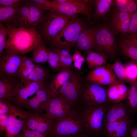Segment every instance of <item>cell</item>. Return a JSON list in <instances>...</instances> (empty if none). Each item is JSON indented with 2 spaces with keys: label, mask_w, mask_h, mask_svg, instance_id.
Wrapping results in <instances>:
<instances>
[{
  "label": "cell",
  "mask_w": 137,
  "mask_h": 137,
  "mask_svg": "<svg viewBox=\"0 0 137 137\" xmlns=\"http://www.w3.org/2000/svg\"><path fill=\"white\" fill-rule=\"evenodd\" d=\"M6 51L23 55L33 50L42 42L41 34L35 28L7 27Z\"/></svg>",
  "instance_id": "6da1fadb"
},
{
  "label": "cell",
  "mask_w": 137,
  "mask_h": 137,
  "mask_svg": "<svg viewBox=\"0 0 137 137\" xmlns=\"http://www.w3.org/2000/svg\"><path fill=\"white\" fill-rule=\"evenodd\" d=\"M111 103L85 105L80 114L84 133L90 137H101L105 116Z\"/></svg>",
  "instance_id": "7a4b0ae2"
},
{
  "label": "cell",
  "mask_w": 137,
  "mask_h": 137,
  "mask_svg": "<svg viewBox=\"0 0 137 137\" xmlns=\"http://www.w3.org/2000/svg\"><path fill=\"white\" fill-rule=\"evenodd\" d=\"M83 20L73 18L52 40L53 47L68 49L76 45L79 36L85 26Z\"/></svg>",
  "instance_id": "3957f363"
},
{
  "label": "cell",
  "mask_w": 137,
  "mask_h": 137,
  "mask_svg": "<svg viewBox=\"0 0 137 137\" xmlns=\"http://www.w3.org/2000/svg\"><path fill=\"white\" fill-rule=\"evenodd\" d=\"M84 133L81 115L71 110L65 116L55 122L48 135L75 136Z\"/></svg>",
  "instance_id": "277c9868"
},
{
  "label": "cell",
  "mask_w": 137,
  "mask_h": 137,
  "mask_svg": "<svg viewBox=\"0 0 137 137\" xmlns=\"http://www.w3.org/2000/svg\"><path fill=\"white\" fill-rule=\"evenodd\" d=\"M93 2L85 0H54L45 9L59 11L70 16L81 13L89 18L92 16Z\"/></svg>",
  "instance_id": "5b68a950"
},
{
  "label": "cell",
  "mask_w": 137,
  "mask_h": 137,
  "mask_svg": "<svg viewBox=\"0 0 137 137\" xmlns=\"http://www.w3.org/2000/svg\"><path fill=\"white\" fill-rule=\"evenodd\" d=\"M74 16H68L59 11L49 10L41 23L42 26L39 32L42 38L46 42H50Z\"/></svg>",
  "instance_id": "8992f818"
},
{
  "label": "cell",
  "mask_w": 137,
  "mask_h": 137,
  "mask_svg": "<svg viewBox=\"0 0 137 137\" xmlns=\"http://www.w3.org/2000/svg\"><path fill=\"white\" fill-rule=\"evenodd\" d=\"M114 35L109 26L103 25L97 27L95 37L94 49L111 61L115 58L116 53Z\"/></svg>",
  "instance_id": "52a82bcc"
},
{
  "label": "cell",
  "mask_w": 137,
  "mask_h": 137,
  "mask_svg": "<svg viewBox=\"0 0 137 137\" xmlns=\"http://www.w3.org/2000/svg\"><path fill=\"white\" fill-rule=\"evenodd\" d=\"M82 87V80L80 75L73 72L56 95L63 99L72 106L80 97Z\"/></svg>",
  "instance_id": "ba28073f"
},
{
  "label": "cell",
  "mask_w": 137,
  "mask_h": 137,
  "mask_svg": "<svg viewBox=\"0 0 137 137\" xmlns=\"http://www.w3.org/2000/svg\"><path fill=\"white\" fill-rule=\"evenodd\" d=\"M105 86L88 82L82 87L81 95L85 105H94L110 102Z\"/></svg>",
  "instance_id": "9c48e42d"
},
{
  "label": "cell",
  "mask_w": 137,
  "mask_h": 137,
  "mask_svg": "<svg viewBox=\"0 0 137 137\" xmlns=\"http://www.w3.org/2000/svg\"><path fill=\"white\" fill-rule=\"evenodd\" d=\"M24 125L27 128L41 133L47 136L56 121L41 112H26Z\"/></svg>",
  "instance_id": "30bf717a"
},
{
  "label": "cell",
  "mask_w": 137,
  "mask_h": 137,
  "mask_svg": "<svg viewBox=\"0 0 137 137\" xmlns=\"http://www.w3.org/2000/svg\"><path fill=\"white\" fill-rule=\"evenodd\" d=\"M24 55L6 51L0 56V74L18 77Z\"/></svg>",
  "instance_id": "8fae6325"
},
{
  "label": "cell",
  "mask_w": 137,
  "mask_h": 137,
  "mask_svg": "<svg viewBox=\"0 0 137 137\" xmlns=\"http://www.w3.org/2000/svg\"><path fill=\"white\" fill-rule=\"evenodd\" d=\"M86 80L88 82L104 86L109 85L117 81L111 64H110L92 69L88 74Z\"/></svg>",
  "instance_id": "7c38bea8"
},
{
  "label": "cell",
  "mask_w": 137,
  "mask_h": 137,
  "mask_svg": "<svg viewBox=\"0 0 137 137\" xmlns=\"http://www.w3.org/2000/svg\"><path fill=\"white\" fill-rule=\"evenodd\" d=\"M72 106L58 96H50L45 110L47 116L56 122L67 115L71 110Z\"/></svg>",
  "instance_id": "4fadbf2b"
},
{
  "label": "cell",
  "mask_w": 137,
  "mask_h": 137,
  "mask_svg": "<svg viewBox=\"0 0 137 137\" xmlns=\"http://www.w3.org/2000/svg\"><path fill=\"white\" fill-rule=\"evenodd\" d=\"M26 111L13 105L8 115L6 137H18L24 125Z\"/></svg>",
  "instance_id": "5bb4252c"
},
{
  "label": "cell",
  "mask_w": 137,
  "mask_h": 137,
  "mask_svg": "<svg viewBox=\"0 0 137 137\" xmlns=\"http://www.w3.org/2000/svg\"><path fill=\"white\" fill-rule=\"evenodd\" d=\"M46 86L45 82H31L23 85L20 82L12 101L17 106L24 107L30 97Z\"/></svg>",
  "instance_id": "9a60e30c"
},
{
  "label": "cell",
  "mask_w": 137,
  "mask_h": 137,
  "mask_svg": "<svg viewBox=\"0 0 137 137\" xmlns=\"http://www.w3.org/2000/svg\"><path fill=\"white\" fill-rule=\"evenodd\" d=\"M132 14L120 11L116 8L111 15L109 26L115 35L121 33L125 35L128 32Z\"/></svg>",
  "instance_id": "2e32d148"
},
{
  "label": "cell",
  "mask_w": 137,
  "mask_h": 137,
  "mask_svg": "<svg viewBox=\"0 0 137 137\" xmlns=\"http://www.w3.org/2000/svg\"><path fill=\"white\" fill-rule=\"evenodd\" d=\"M18 79L0 74V99L12 101L20 82Z\"/></svg>",
  "instance_id": "e0dca14e"
},
{
  "label": "cell",
  "mask_w": 137,
  "mask_h": 137,
  "mask_svg": "<svg viewBox=\"0 0 137 137\" xmlns=\"http://www.w3.org/2000/svg\"><path fill=\"white\" fill-rule=\"evenodd\" d=\"M129 115L128 107L126 101L111 103L105 114L104 124L110 122L120 121Z\"/></svg>",
  "instance_id": "ac0fdd59"
},
{
  "label": "cell",
  "mask_w": 137,
  "mask_h": 137,
  "mask_svg": "<svg viewBox=\"0 0 137 137\" xmlns=\"http://www.w3.org/2000/svg\"><path fill=\"white\" fill-rule=\"evenodd\" d=\"M36 95L29 99L24 107L32 112H41L45 110L46 106L50 97L47 86L39 89L36 93Z\"/></svg>",
  "instance_id": "d6986e66"
},
{
  "label": "cell",
  "mask_w": 137,
  "mask_h": 137,
  "mask_svg": "<svg viewBox=\"0 0 137 137\" xmlns=\"http://www.w3.org/2000/svg\"><path fill=\"white\" fill-rule=\"evenodd\" d=\"M97 27L85 26L81 32L76 44L78 49L87 52L94 49Z\"/></svg>",
  "instance_id": "ffe728a7"
},
{
  "label": "cell",
  "mask_w": 137,
  "mask_h": 137,
  "mask_svg": "<svg viewBox=\"0 0 137 137\" xmlns=\"http://www.w3.org/2000/svg\"><path fill=\"white\" fill-rule=\"evenodd\" d=\"M73 72L71 68L62 69L54 75L47 89L50 96L56 95L63 85L70 78Z\"/></svg>",
  "instance_id": "44dd1931"
},
{
  "label": "cell",
  "mask_w": 137,
  "mask_h": 137,
  "mask_svg": "<svg viewBox=\"0 0 137 137\" xmlns=\"http://www.w3.org/2000/svg\"><path fill=\"white\" fill-rule=\"evenodd\" d=\"M29 3V10L28 16L24 27L35 28L43 22L45 18V12L46 10L26 0Z\"/></svg>",
  "instance_id": "7402d4cb"
},
{
  "label": "cell",
  "mask_w": 137,
  "mask_h": 137,
  "mask_svg": "<svg viewBox=\"0 0 137 137\" xmlns=\"http://www.w3.org/2000/svg\"><path fill=\"white\" fill-rule=\"evenodd\" d=\"M20 8L0 6V22L4 23L7 27H15L16 18Z\"/></svg>",
  "instance_id": "603a6c76"
},
{
  "label": "cell",
  "mask_w": 137,
  "mask_h": 137,
  "mask_svg": "<svg viewBox=\"0 0 137 137\" xmlns=\"http://www.w3.org/2000/svg\"><path fill=\"white\" fill-rule=\"evenodd\" d=\"M93 2L95 8L94 16L96 19L105 16L115 5L114 0H96Z\"/></svg>",
  "instance_id": "cb8c5ba5"
},
{
  "label": "cell",
  "mask_w": 137,
  "mask_h": 137,
  "mask_svg": "<svg viewBox=\"0 0 137 137\" xmlns=\"http://www.w3.org/2000/svg\"><path fill=\"white\" fill-rule=\"evenodd\" d=\"M48 75L46 69L39 64H36L34 69L25 79L20 82L22 85H25L31 82L38 81L45 82Z\"/></svg>",
  "instance_id": "d4e9b609"
},
{
  "label": "cell",
  "mask_w": 137,
  "mask_h": 137,
  "mask_svg": "<svg viewBox=\"0 0 137 137\" xmlns=\"http://www.w3.org/2000/svg\"><path fill=\"white\" fill-rule=\"evenodd\" d=\"M87 52L85 61L90 68L93 69L108 64L107 62V59L100 53L92 50Z\"/></svg>",
  "instance_id": "484cf974"
},
{
  "label": "cell",
  "mask_w": 137,
  "mask_h": 137,
  "mask_svg": "<svg viewBox=\"0 0 137 137\" xmlns=\"http://www.w3.org/2000/svg\"><path fill=\"white\" fill-rule=\"evenodd\" d=\"M33 51L32 59L35 64H44L47 62L48 50L44 42L42 41L39 43L35 47Z\"/></svg>",
  "instance_id": "4316f807"
},
{
  "label": "cell",
  "mask_w": 137,
  "mask_h": 137,
  "mask_svg": "<svg viewBox=\"0 0 137 137\" xmlns=\"http://www.w3.org/2000/svg\"><path fill=\"white\" fill-rule=\"evenodd\" d=\"M35 65L32 58L23 56L18 76L20 82L23 81L30 75L34 69Z\"/></svg>",
  "instance_id": "83f0119b"
},
{
  "label": "cell",
  "mask_w": 137,
  "mask_h": 137,
  "mask_svg": "<svg viewBox=\"0 0 137 137\" xmlns=\"http://www.w3.org/2000/svg\"><path fill=\"white\" fill-rule=\"evenodd\" d=\"M58 54L60 63L63 68H71L73 61L72 56L68 49L53 47Z\"/></svg>",
  "instance_id": "f1b7e54d"
},
{
  "label": "cell",
  "mask_w": 137,
  "mask_h": 137,
  "mask_svg": "<svg viewBox=\"0 0 137 137\" xmlns=\"http://www.w3.org/2000/svg\"><path fill=\"white\" fill-rule=\"evenodd\" d=\"M25 1L26 3L19 8L16 20V27H25L29 10V3L26 0Z\"/></svg>",
  "instance_id": "f546056e"
},
{
  "label": "cell",
  "mask_w": 137,
  "mask_h": 137,
  "mask_svg": "<svg viewBox=\"0 0 137 137\" xmlns=\"http://www.w3.org/2000/svg\"><path fill=\"white\" fill-rule=\"evenodd\" d=\"M124 66L126 80L131 83L137 81V62L132 61Z\"/></svg>",
  "instance_id": "4dcf8cb0"
},
{
  "label": "cell",
  "mask_w": 137,
  "mask_h": 137,
  "mask_svg": "<svg viewBox=\"0 0 137 137\" xmlns=\"http://www.w3.org/2000/svg\"><path fill=\"white\" fill-rule=\"evenodd\" d=\"M47 49L48 54L47 62L49 66L54 70L60 71L64 68L61 65L58 54L52 48Z\"/></svg>",
  "instance_id": "1f68e13d"
},
{
  "label": "cell",
  "mask_w": 137,
  "mask_h": 137,
  "mask_svg": "<svg viewBox=\"0 0 137 137\" xmlns=\"http://www.w3.org/2000/svg\"><path fill=\"white\" fill-rule=\"evenodd\" d=\"M120 47L123 53L132 60L137 62V48L127 44L123 40L119 42Z\"/></svg>",
  "instance_id": "d6a6232c"
},
{
  "label": "cell",
  "mask_w": 137,
  "mask_h": 137,
  "mask_svg": "<svg viewBox=\"0 0 137 137\" xmlns=\"http://www.w3.org/2000/svg\"><path fill=\"white\" fill-rule=\"evenodd\" d=\"M117 81L109 85L108 87L107 97L110 102L117 103L122 102L118 88Z\"/></svg>",
  "instance_id": "836d02e7"
},
{
  "label": "cell",
  "mask_w": 137,
  "mask_h": 137,
  "mask_svg": "<svg viewBox=\"0 0 137 137\" xmlns=\"http://www.w3.org/2000/svg\"><path fill=\"white\" fill-rule=\"evenodd\" d=\"M111 66L118 81L122 82L126 80L125 66L119 60L116 59L114 63L111 64Z\"/></svg>",
  "instance_id": "e575fe53"
},
{
  "label": "cell",
  "mask_w": 137,
  "mask_h": 137,
  "mask_svg": "<svg viewBox=\"0 0 137 137\" xmlns=\"http://www.w3.org/2000/svg\"><path fill=\"white\" fill-rule=\"evenodd\" d=\"M8 35L7 27L0 22V55L3 53V50L5 48L7 41Z\"/></svg>",
  "instance_id": "d590c367"
},
{
  "label": "cell",
  "mask_w": 137,
  "mask_h": 137,
  "mask_svg": "<svg viewBox=\"0 0 137 137\" xmlns=\"http://www.w3.org/2000/svg\"><path fill=\"white\" fill-rule=\"evenodd\" d=\"M18 137H47V136L37 131L28 129L24 125Z\"/></svg>",
  "instance_id": "8d00e7d4"
},
{
  "label": "cell",
  "mask_w": 137,
  "mask_h": 137,
  "mask_svg": "<svg viewBox=\"0 0 137 137\" xmlns=\"http://www.w3.org/2000/svg\"><path fill=\"white\" fill-rule=\"evenodd\" d=\"M72 57L74 67L79 71L80 72L82 66L85 61V59L81 53L77 50H76Z\"/></svg>",
  "instance_id": "74e56055"
},
{
  "label": "cell",
  "mask_w": 137,
  "mask_h": 137,
  "mask_svg": "<svg viewBox=\"0 0 137 137\" xmlns=\"http://www.w3.org/2000/svg\"><path fill=\"white\" fill-rule=\"evenodd\" d=\"M13 105L10 101L0 99V115H8Z\"/></svg>",
  "instance_id": "f35d334b"
},
{
  "label": "cell",
  "mask_w": 137,
  "mask_h": 137,
  "mask_svg": "<svg viewBox=\"0 0 137 137\" xmlns=\"http://www.w3.org/2000/svg\"><path fill=\"white\" fill-rule=\"evenodd\" d=\"M26 3L23 0H0V6L20 7Z\"/></svg>",
  "instance_id": "ab89813d"
},
{
  "label": "cell",
  "mask_w": 137,
  "mask_h": 137,
  "mask_svg": "<svg viewBox=\"0 0 137 137\" xmlns=\"http://www.w3.org/2000/svg\"><path fill=\"white\" fill-rule=\"evenodd\" d=\"M127 34L128 35V36H137V11L132 14Z\"/></svg>",
  "instance_id": "60d3db41"
},
{
  "label": "cell",
  "mask_w": 137,
  "mask_h": 137,
  "mask_svg": "<svg viewBox=\"0 0 137 137\" xmlns=\"http://www.w3.org/2000/svg\"><path fill=\"white\" fill-rule=\"evenodd\" d=\"M117 85L122 101L126 99L128 94L129 88L122 82L118 81Z\"/></svg>",
  "instance_id": "b9f144b4"
},
{
  "label": "cell",
  "mask_w": 137,
  "mask_h": 137,
  "mask_svg": "<svg viewBox=\"0 0 137 137\" xmlns=\"http://www.w3.org/2000/svg\"><path fill=\"white\" fill-rule=\"evenodd\" d=\"M126 102L130 114H133L137 112V92L130 100Z\"/></svg>",
  "instance_id": "7bdbcfd3"
},
{
  "label": "cell",
  "mask_w": 137,
  "mask_h": 137,
  "mask_svg": "<svg viewBox=\"0 0 137 137\" xmlns=\"http://www.w3.org/2000/svg\"><path fill=\"white\" fill-rule=\"evenodd\" d=\"M127 12L132 14L137 11V0H127Z\"/></svg>",
  "instance_id": "ee69618b"
},
{
  "label": "cell",
  "mask_w": 137,
  "mask_h": 137,
  "mask_svg": "<svg viewBox=\"0 0 137 137\" xmlns=\"http://www.w3.org/2000/svg\"><path fill=\"white\" fill-rule=\"evenodd\" d=\"M9 115H0V131H6Z\"/></svg>",
  "instance_id": "f6af8a7d"
},
{
  "label": "cell",
  "mask_w": 137,
  "mask_h": 137,
  "mask_svg": "<svg viewBox=\"0 0 137 137\" xmlns=\"http://www.w3.org/2000/svg\"><path fill=\"white\" fill-rule=\"evenodd\" d=\"M129 90L128 96L126 99V101L130 100L137 92V82L132 83Z\"/></svg>",
  "instance_id": "bcb514c9"
},
{
  "label": "cell",
  "mask_w": 137,
  "mask_h": 137,
  "mask_svg": "<svg viewBox=\"0 0 137 137\" xmlns=\"http://www.w3.org/2000/svg\"><path fill=\"white\" fill-rule=\"evenodd\" d=\"M31 3L44 8L49 4L52 1L47 0H28Z\"/></svg>",
  "instance_id": "7dc6e473"
},
{
  "label": "cell",
  "mask_w": 137,
  "mask_h": 137,
  "mask_svg": "<svg viewBox=\"0 0 137 137\" xmlns=\"http://www.w3.org/2000/svg\"><path fill=\"white\" fill-rule=\"evenodd\" d=\"M123 40L126 43L137 48V36H128Z\"/></svg>",
  "instance_id": "c3c4849f"
},
{
  "label": "cell",
  "mask_w": 137,
  "mask_h": 137,
  "mask_svg": "<svg viewBox=\"0 0 137 137\" xmlns=\"http://www.w3.org/2000/svg\"><path fill=\"white\" fill-rule=\"evenodd\" d=\"M128 137H137V125L131 126Z\"/></svg>",
  "instance_id": "681fc988"
},
{
  "label": "cell",
  "mask_w": 137,
  "mask_h": 137,
  "mask_svg": "<svg viewBox=\"0 0 137 137\" xmlns=\"http://www.w3.org/2000/svg\"><path fill=\"white\" fill-rule=\"evenodd\" d=\"M74 137H90L84 133H80L77 135L74 136Z\"/></svg>",
  "instance_id": "f907efd6"
},
{
  "label": "cell",
  "mask_w": 137,
  "mask_h": 137,
  "mask_svg": "<svg viewBox=\"0 0 137 137\" xmlns=\"http://www.w3.org/2000/svg\"><path fill=\"white\" fill-rule=\"evenodd\" d=\"M54 137H74V136L60 135Z\"/></svg>",
  "instance_id": "816d5d0a"
}]
</instances>
